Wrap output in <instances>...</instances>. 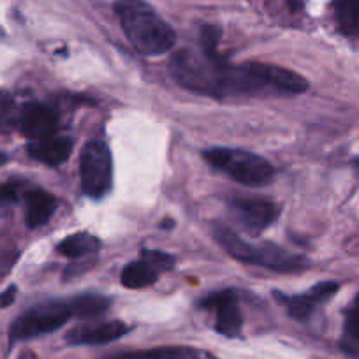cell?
<instances>
[{
	"instance_id": "1",
	"label": "cell",
	"mask_w": 359,
	"mask_h": 359,
	"mask_svg": "<svg viewBox=\"0 0 359 359\" xmlns=\"http://www.w3.org/2000/svg\"><path fill=\"white\" fill-rule=\"evenodd\" d=\"M172 78L180 86L208 97L231 95H296L309 88V81L298 72L280 65L248 62L227 64L220 55L203 51H180L171 58Z\"/></svg>"
},
{
	"instance_id": "2",
	"label": "cell",
	"mask_w": 359,
	"mask_h": 359,
	"mask_svg": "<svg viewBox=\"0 0 359 359\" xmlns=\"http://www.w3.org/2000/svg\"><path fill=\"white\" fill-rule=\"evenodd\" d=\"M120 25L137 53L158 57L175 46L176 34L143 0H118L115 6Z\"/></svg>"
},
{
	"instance_id": "3",
	"label": "cell",
	"mask_w": 359,
	"mask_h": 359,
	"mask_svg": "<svg viewBox=\"0 0 359 359\" xmlns=\"http://www.w3.org/2000/svg\"><path fill=\"white\" fill-rule=\"evenodd\" d=\"M215 238L226 248L227 254L245 264L261 266L277 273H298L309 266L302 255L291 254L273 243H248L241 240L234 231L224 226L215 227Z\"/></svg>"
},
{
	"instance_id": "4",
	"label": "cell",
	"mask_w": 359,
	"mask_h": 359,
	"mask_svg": "<svg viewBox=\"0 0 359 359\" xmlns=\"http://www.w3.org/2000/svg\"><path fill=\"white\" fill-rule=\"evenodd\" d=\"M206 162L213 165L217 171L224 172L238 184L247 187H264L275 176L271 162L252 151L238 150V148H208L205 150Z\"/></svg>"
},
{
	"instance_id": "5",
	"label": "cell",
	"mask_w": 359,
	"mask_h": 359,
	"mask_svg": "<svg viewBox=\"0 0 359 359\" xmlns=\"http://www.w3.org/2000/svg\"><path fill=\"white\" fill-rule=\"evenodd\" d=\"M81 187L88 198L101 199L113 184V158L108 144L101 140L88 141L79 158Z\"/></svg>"
},
{
	"instance_id": "6",
	"label": "cell",
	"mask_w": 359,
	"mask_h": 359,
	"mask_svg": "<svg viewBox=\"0 0 359 359\" xmlns=\"http://www.w3.org/2000/svg\"><path fill=\"white\" fill-rule=\"evenodd\" d=\"M71 317H74L71 302H53L29 310L15 320L11 327V340H29L41 334L60 330Z\"/></svg>"
},
{
	"instance_id": "7",
	"label": "cell",
	"mask_w": 359,
	"mask_h": 359,
	"mask_svg": "<svg viewBox=\"0 0 359 359\" xmlns=\"http://www.w3.org/2000/svg\"><path fill=\"white\" fill-rule=\"evenodd\" d=\"M175 259L161 250H144L140 261H133L123 268L122 285L127 289H144L155 284L161 271L172 268Z\"/></svg>"
},
{
	"instance_id": "8",
	"label": "cell",
	"mask_w": 359,
	"mask_h": 359,
	"mask_svg": "<svg viewBox=\"0 0 359 359\" xmlns=\"http://www.w3.org/2000/svg\"><path fill=\"white\" fill-rule=\"evenodd\" d=\"M58 126V115L50 106L41 102H29L20 108V133L30 141L53 136Z\"/></svg>"
},
{
	"instance_id": "9",
	"label": "cell",
	"mask_w": 359,
	"mask_h": 359,
	"mask_svg": "<svg viewBox=\"0 0 359 359\" xmlns=\"http://www.w3.org/2000/svg\"><path fill=\"white\" fill-rule=\"evenodd\" d=\"M205 309L215 310V330L224 337H238L243 326V317H241L240 303L233 291H224L219 294H213L203 302Z\"/></svg>"
},
{
	"instance_id": "10",
	"label": "cell",
	"mask_w": 359,
	"mask_h": 359,
	"mask_svg": "<svg viewBox=\"0 0 359 359\" xmlns=\"http://www.w3.org/2000/svg\"><path fill=\"white\" fill-rule=\"evenodd\" d=\"M231 212L245 227L262 231L277 220L278 206L266 199H233L229 203Z\"/></svg>"
},
{
	"instance_id": "11",
	"label": "cell",
	"mask_w": 359,
	"mask_h": 359,
	"mask_svg": "<svg viewBox=\"0 0 359 359\" xmlns=\"http://www.w3.org/2000/svg\"><path fill=\"white\" fill-rule=\"evenodd\" d=\"M130 331L127 324L120 320H109V323L85 324L67 334V341L71 345H102L115 341L126 337Z\"/></svg>"
},
{
	"instance_id": "12",
	"label": "cell",
	"mask_w": 359,
	"mask_h": 359,
	"mask_svg": "<svg viewBox=\"0 0 359 359\" xmlns=\"http://www.w3.org/2000/svg\"><path fill=\"white\" fill-rule=\"evenodd\" d=\"M337 291L338 284H334V282H323V284L310 289L306 294L280 296V299L284 302L285 309H287V312L291 313L292 317H296V319L299 320H305L312 316V312L317 309V305H320V303H324L326 299H330Z\"/></svg>"
},
{
	"instance_id": "13",
	"label": "cell",
	"mask_w": 359,
	"mask_h": 359,
	"mask_svg": "<svg viewBox=\"0 0 359 359\" xmlns=\"http://www.w3.org/2000/svg\"><path fill=\"white\" fill-rule=\"evenodd\" d=\"M29 155L36 161L43 162L48 165H60L69 158L72 151V140L71 137H58L50 136L44 140L30 141L29 143Z\"/></svg>"
},
{
	"instance_id": "14",
	"label": "cell",
	"mask_w": 359,
	"mask_h": 359,
	"mask_svg": "<svg viewBox=\"0 0 359 359\" xmlns=\"http://www.w3.org/2000/svg\"><path fill=\"white\" fill-rule=\"evenodd\" d=\"M104 359H217L210 352L194 347H157L148 351L116 352Z\"/></svg>"
},
{
	"instance_id": "15",
	"label": "cell",
	"mask_w": 359,
	"mask_h": 359,
	"mask_svg": "<svg viewBox=\"0 0 359 359\" xmlns=\"http://www.w3.org/2000/svg\"><path fill=\"white\" fill-rule=\"evenodd\" d=\"M57 208V201L51 194L44 191H32L27 196V226L36 229V227L44 226Z\"/></svg>"
},
{
	"instance_id": "16",
	"label": "cell",
	"mask_w": 359,
	"mask_h": 359,
	"mask_svg": "<svg viewBox=\"0 0 359 359\" xmlns=\"http://www.w3.org/2000/svg\"><path fill=\"white\" fill-rule=\"evenodd\" d=\"M99 247H101V241H99L97 236L90 233H76L58 243V252L65 257L79 259L85 257V255L95 254Z\"/></svg>"
},
{
	"instance_id": "17",
	"label": "cell",
	"mask_w": 359,
	"mask_h": 359,
	"mask_svg": "<svg viewBox=\"0 0 359 359\" xmlns=\"http://www.w3.org/2000/svg\"><path fill=\"white\" fill-rule=\"evenodd\" d=\"M338 29L348 37H359V0H334Z\"/></svg>"
},
{
	"instance_id": "18",
	"label": "cell",
	"mask_w": 359,
	"mask_h": 359,
	"mask_svg": "<svg viewBox=\"0 0 359 359\" xmlns=\"http://www.w3.org/2000/svg\"><path fill=\"white\" fill-rule=\"evenodd\" d=\"M341 345L347 352L358 354L359 352V296L352 302L347 316H345L344 340Z\"/></svg>"
},
{
	"instance_id": "19",
	"label": "cell",
	"mask_w": 359,
	"mask_h": 359,
	"mask_svg": "<svg viewBox=\"0 0 359 359\" xmlns=\"http://www.w3.org/2000/svg\"><path fill=\"white\" fill-rule=\"evenodd\" d=\"M109 299L102 296H79V298L71 299L72 312L74 317H95L104 313L109 309Z\"/></svg>"
},
{
	"instance_id": "20",
	"label": "cell",
	"mask_w": 359,
	"mask_h": 359,
	"mask_svg": "<svg viewBox=\"0 0 359 359\" xmlns=\"http://www.w3.org/2000/svg\"><path fill=\"white\" fill-rule=\"evenodd\" d=\"M20 109L8 92H0V133L18 129Z\"/></svg>"
},
{
	"instance_id": "21",
	"label": "cell",
	"mask_w": 359,
	"mask_h": 359,
	"mask_svg": "<svg viewBox=\"0 0 359 359\" xmlns=\"http://www.w3.org/2000/svg\"><path fill=\"white\" fill-rule=\"evenodd\" d=\"M16 199V189L13 185H4L0 187V203H9Z\"/></svg>"
},
{
	"instance_id": "22",
	"label": "cell",
	"mask_w": 359,
	"mask_h": 359,
	"mask_svg": "<svg viewBox=\"0 0 359 359\" xmlns=\"http://www.w3.org/2000/svg\"><path fill=\"white\" fill-rule=\"evenodd\" d=\"M16 298V287H9L8 291L2 292L0 294V309H4V306H9Z\"/></svg>"
},
{
	"instance_id": "23",
	"label": "cell",
	"mask_w": 359,
	"mask_h": 359,
	"mask_svg": "<svg viewBox=\"0 0 359 359\" xmlns=\"http://www.w3.org/2000/svg\"><path fill=\"white\" fill-rule=\"evenodd\" d=\"M6 162H8V155L2 154V151H0V165H4Z\"/></svg>"
},
{
	"instance_id": "24",
	"label": "cell",
	"mask_w": 359,
	"mask_h": 359,
	"mask_svg": "<svg viewBox=\"0 0 359 359\" xmlns=\"http://www.w3.org/2000/svg\"><path fill=\"white\" fill-rule=\"evenodd\" d=\"M4 29H2V25H0V37H2V36H4Z\"/></svg>"
}]
</instances>
